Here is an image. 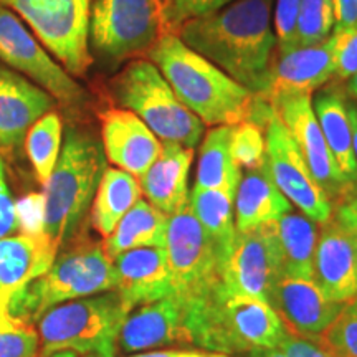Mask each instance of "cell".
Wrapping results in <instances>:
<instances>
[{
    "label": "cell",
    "instance_id": "6da1fadb",
    "mask_svg": "<svg viewBox=\"0 0 357 357\" xmlns=\"http://www.w3.org/2000/svg\"><path fill=\"white\" fill-rule=\"evenodd\" d=\"M275 0H236L211 15L185 22L176 35L231 79L261 95L276 47Z\"/></svg>",
    "mask_w": 357,
    "mask_h": 357
},
{
    "label": "cell",
    "instance_id": "7a4b0ae2",
    "mask_svg": "<svg viewBox=\"0 0 357 357\" xmlns=\"http://www.w3.org/2000/svg\"><path fill=\"white\" fill-rule=\"evenodd\" d=\"M182 105L207 126H235L247 121L253 93L190 50L176 33L164 32L147 52Z\"/></svg>",
    "mask_w": 357,
    "mask_h": 357
},
{
    "label": "cell",
    "instance_id": "3957f363",
    "mask_svg": "<svg viewBox=\"0 0 357 357\" xmlns=\"http://www.w3.org/2000/svg\"><path fill=\"white\" fill-rule=\"evenodd\" d=\"M192 344L218 354L276 349L287 328L265 300L229 294L222 283L202 296L189 298Z\"/></svg>",
    "mask_w": 357,
    "mask_h": 357
},
{
    "label": "cell",
    "instance_id": "277c9868",
    "mask_svg": "<svg viewBox=\"0 0 357 357\" xmlns=\"http://www.w3.org/2000/svg\"><path fill=\"white\" fill-rule=\"evenodd\" d=\"M105 169L101 142L93 134L68 128L60 158L42 194V231L58 252L82 225Z\"/></svg>",
    "mask_w": 357,
    "mask_h": 357
},
{
    "label": "cell",
    "instance_id": "5b68a950",
    "mask_svg": "<svg viewBox=\"0 0 357 357\" xmlns=\"http://www.w3.org/2000/svg\"><path fill=\"white\" fill-rule=\"evenodd\" d=\"M113 289L114 265L102 243L82 240L56 253L52 266L33 280L13 303L10 314L35 324L53 306Z\"/></svg>",
    "mask_w": 357,
    "mask_h": 357
},
{
    "label": "cell",
    "instance_id": "8992f818",
    "mask_svg": "<svg viewBox=\"0 0 357 357\" xmlns=\"http://www.w3.org/2000/svg\"><path fill=\"white\" fill-rule=\"evenodd\" d=\"M113 95L124 109L132 111L154 136L194 149L205 124L182 105L153 61L132 60L113 82Z\"/></svg>",
    "mask_w": 357,
    "mask_h": 357
},
{
    "label": "cell",
    "instance_id": "52a82bcc",
    "mask_svg": "<svg viewBox=\"0 0 357 357\" xmlns=\"http://www.w3.org/2000/svg\"><path fill=\"white\" fill-rule=\"evenodd\" d=\"M129 312L116 289L53 306L37 321L40 354L71 351L86 356L116 349Z\"/></svg>",
    "mask_w": 357,
    "mask_h": 357
},
{
    "label": "cell",
    "instance_id": "ba28073f",
    "mask_svg": "<svg viewBox=\"0 0 357 357\" xmlns=\"http://www.w3.org/2000/svg\"><path fill=\"white\" fill-rule=\"evenodd\" d=\"M91 0H0L68 71L83 77L93 63L89 52Z\"/></svg>",
    "mask_w": 357,
    "mask_h": 357
},
{
    "label": "cell",
    "instance_id": "9c48e42d",
    "mask_svg": "<svg viewBox=\"0 0 357 357\" xmlns=\"http://www.w3.org/2000/svg\"><path fill=\"white\" fill-rule=\"evenodd\" d=\"M160 0H95L89 15V52L108 61L142 55L166 32Z\"/></svg>",
    "mask_w": 357,
    "mask_h": 357
},
{
    "label": "cell",
    "instance_id": "30bf717a",
    "mask_svg": "<svg viewBox=\"0 0 357 357\" xmlns=\"http://www.w3.org/2000/svg\"><path fill=\"white\" fill-rule=\"evenodd\" d=\"M0 61L38 84L53 100L77 108L86 91L53 58L15 13L0 6Z\"/></svg>",
    "mask_w": 357,
    "mask_h": 357
},
{
    "label": "cell",
    "instance_id": "8fae6325",
    "mask_svg": "<svg viewBox=\"0 0 357 357\" xmlns=\"http://www.w3.org/2000/svg\"><path fill=\"white\" fill-rule=\"evenodd\" d=\"M164 250L174 293L189 298L202 296L222 283L217 250L189 205L169 215Z\"/></svg>",
    "mask_w": 357,
    "mask_h": 357
},
{
    "label": "cell",
    "instance_id": "7c38bea8",
    "mask_svg": "<svg viewBox=\"0 0 357 357\" xmlns=\"http://www.w3.org/2000/svg\"><path fill=\"white\" fill-rule=\"evenodd\" d=\"M265 132L266 167L281 194L318 225L331 220L333 202L311 176L296 142L276 113Z\"/></svg>",
    "mask_w": 357,
    "mask_h": 357
},
{
    "label": "cell",
    "instance_id": "4fadbf2b",
    "mask_svg": "<svg viewBox=\"0 0 357 357\" xmlns=\"http://www.w3.org/2000/svg\"><path fill=\"white\" fill-rule=\"evenodd\" d=\"M281 276L275 222L236 231L234 247L220 270L222 287L229 294L268 300Z\"/></svg>",
    "mask_w": 357,
    "mask_h": 357
},
{
    "label": "cell",
    "instance_id": "5bb4252c",
    "mask_svg": "<svg viewBox=\"0 0 357 357\" xmlns=\"http://www.w3.org/2000/svg\"><path fill=\"white\" fill-rule=\"evenodd\" d=\"M273 108L291 134L314 181L323 187L329 200H342L354 189L339 171L324 134L312 109L311 95H293L276 98Z\"/></svg>",
    "mask_w": 357,
    "mask_h": 357
},
{
    "label": "cell",
    "instance_id": "9a60e30c",
    "mask_svg": "<svg viewBox=\"0 0 357 357\" xmlns=\"http://www.w3.org/2000/svg\"><path fill=\"white\" fill-rule=\"evenodd\" d=\"M172 344H192L189 300L177 293L134 307L124 319L116 342L119 349L129 354Z\"/></svg>",
    "mask_w": 357,
    "mask_h": 357
},
{
    "label": "cell",
    "instance_id": "2e32d148",
    "mask_svg": "<svg viewBox=\"0 0 357 357\" xmlns=\"http://www.w3.org/2000/svg\"><path fill=\"white\" fill-rule=\"evenodd\" d=\"M56 253L42 229H24L0 238V316L10 314L13 303L52 266Z\"/></svg>",
    "mask_w": 357,
    "mask_h": 357
},
{
    "label": "cell",
    "instance_id": "e0dca14e",
    "mask_svg": "<svg viewBox=\"0 0 357 357\" xmlns=\"http://www.w3.org/2000/svg\"><path fill=\"white\" fill-rule=\"evenodd\" d=\"M53 105L55 100L38 84L0 65V155L15 158L29 129Z\"/></svg>",
    "mask_w": 357,
    "mask_h": 357
},
{
    "label": "cell",
    "instance_id": "ac0fdd59",
    "mask_svg": "<svg viewBox=\"0 0 357 357\" xmlns=\"http://www.w3.org/2000/svg\"><path fill=\"white\" fill-rule=\"evenodd\" d=\"M268 305L273 307L287 331L318 341L342 305L329 301L312 278L281 275L271 288Z\"/></svg>",
    "mask_w": 357,
    "mask_h": 357
},
{
    "label": "cell",
    "instance_id": "d6986e66",
    "mask_svg": "<svg viewBox=\"0 0 357 357\" xmlns=\"http://www.w3.org/2000/svg\"><path fill=\"white\" fill-rule=\"evenodd\" d=\"M334 66L333 35L312 47H298L273 55L266 89L261 93L268 101L293 95H311L314 89L331 82Z\"/></svg>",
    "mask_w": 357,
    "mask_h": 357
},
{
    "label": "cell",
    "instance_id": "ffe728a7",
    "mask_svg": "<svg viewBox=\"0 0 357 357\" xmlns=\"http://www.w3.org/2000/svg\"><path fill=\"white\" fill-rule=\"evenodd\" d=\"M312 280L324 296L337 305L357 296V243L334 217L321 227Z\"/></svg>",
    "mask_w": 357,
    "mask_h": 357
},
{
    "label": "cell",
    "instance_id": "44dd1931",
    "mask_svg": "<svg viewBox=\"0 0 357 357\" xmlns=\"http://www.w3.org/2000/svg\"><path fill=\"white\" fill-rule=\"evenodd\" d=\"M101 146L116 167L139 178L154 164L162 142L132 111L109 108L100 113Z\"/></svg>",
    "mask_w": 357,
    "mask_h": 357
},
{
    "label": "cell",
    "instance_id": "7402d4cb",
    "mask_svg": "<svg viewBox=\"0 0 357 357\" xmlns=\"http://www.w3.org/2000/svg\"><path fill=\"white\" fill-rule=\"evenodd\" d=\"M116 291L129 310L154 303L174 293L164 248H136L113 260Z\"/></svg>",
    "mask_w": 357,
    "mask_h": 357
},
{
    "label": "cell",
    "instance_id": "603a6c76",
    "mask_svg": "<svg viewBox=\"0 0 357 357\" xmlns=\"http://www.w3.org/2000/svg\"><path fill=\"white\" fill-rule=\"evenodd\" d=\"M194 149L164 142L154 164L139 181L142 194L151 205L166 215H174L189 205V171Z\"/></svg>",
    "mask_w": 357,
    "mask_h": 357
},
{
    "label": "cell",
    "instance_id": "cb8c5ba5",
    "mask_svg": "<svg viewBox=\"0 0 357 357\" xmlns=\"http://www.w3.org/2000/svg\"><path fill=\"white\" fill-rule=\"evenodd\" d=\"M235 229L247 231L263 223L275 222L284 213L291 212V202L281 194L266 167L245 172L235 195Z\"/></svg>",
    "mask_w": 357,
    "mask_h": 357
},
{
    "label": "cell",
    "instance_id": "d4e9b609",
    "mask_svg": "<svg viewBox=\"0 0 357 357\" xmlns=\"http://www.w3.org/2000/svg\"><path fill=\"white\" fill-rule=\"evenodd\" d=\"M312 109L324 134L339 171L351 185H357V162L352 149V128L347 98L336 86L319 91L312 100Z\"/></svg>",
    "mask_w": 357,
    "mask_h": 357
},
{
    "label": "cell",
    "instance_id": "484cf974",
    "mask_svg": "<svg viewBox=\"0 0 357 357\" xmlns=\"http://www.w3.org/2000/svg\"><path fill=\"white\" fill-rule=\"evenodd\" d=\"M169 215L146 200H137L126 212L114 230L102 242L111 260L136 248H164Z\"/></svg>",
    "mask_w": 357,
    "mask_h": 357
},
{
    "label": "cell",
    "instance_id": "4316f807",
    "mask_svg": "<svg viewBox=\"0 0 357 357\" xmlns=\"http://www.w3.org/2000/svg\"><path fill=\"white\" fill-rule=\"evenodd\" d=\"M281 275L293 278H312L318 227L300 213H284L275 220Z\"/></svg>",
    "mask_w": 357,
    "mask_h": 357
},
{
    "label": "cell",
    "instance_id": "83f0119b",
    "mask_svg": "<svg viewBox=\"0 0 357 357\" xmlns=\"http://www.w3.org/2000/svg\"><path fill=\"white\" fill-rule=\"evenodd\" d=\"M141 195L136 177L118 167H106L91 204L93 229L106 238Z\"/></svg>",
    "mask_w": 357,
    "mask_h": 357
},
{
    "label": "cell",
    "instance_id": "f1b7e54d",
    "mask_svg": "<svg viewBox=\"0 0 357 357\" xmlns=\"http://www.w3.org/2000/svg\"><path fill=\"white\" fill-rule=\"evenodd\" d=\"M235 195L220 189H202L194 185L189 195V207L205 234L212 240L220 263L229 257L235 242ZM222 270V268H220Z\"/></svg>",
    "mask_w": 357,
    "mask_h": 357
},
{
    "label": "cell",
    "instance_id": "f546056e",
    "mask_svg": "<svg viewBox=\"0 0 357 357\" xmlns=\"http://www.w3.org/2000/svg\"><path fill=\"white\" fill-rule=\"evenodd\" d=\"M234 126H213L205 134L200 149L197 182L202 189H220L236 194L242 169L230 153V137Z\"/></svg>",
    "mask_w": 357,
    "mask_h": 357
},
{
    "label": "cell",
    "instance_id": "4dcf8cb0",
    "mask_svg": "<svg viewBox=\"0 0 357 357\" xmlns=\"http://www.w3.org/2000/svg\"><path fill=\"white\" fill-rule=\"evenodd\" d=\"M63 146V121L56 111H48L26 132L24 147L35 177L45 185L55 169Z\"/></svg>",
    "mask_w": 357,
    "mask_h": 357
},
{
    "label": "cell",
    "instance_id": "1f68e13d",
    "mask_svg": "<svg viewBox=\"0 0 357 357\" xmlns=\"http://www.w3.org/2000/svg\"><path fill=\"white\" fill-rule=\"evenodd\" d=\"M336 26L334 0H301L291 48L312 47L331 37Z\"/></svg>",
    "mask_w": 357,
    "mask_h": 357
},
{
    "label": "cell",
    "instance_id": "d6a6232c",
    "mask_svg": "<svg viewBox=\"0 0 357 357\" xmlns=\"http://www.w3.org/2000/svg\"><path fill=\"white\" fill-rule=\"evenodd\" d=\"M318 342L334 357H357V296L341 306Z\"/></svg>",
    "mask_w": 357,
    "mask_h": 357
},
{
    "label": "cell",
    "instance_id": "836d02e7",
    "mask_svg": "<svg viewBox=\"0 0 357 357\" xmlns=\"http://www.w3.org/2000/svg\"><path fill=\"white\" fill-rule=\"evenodd\" d=\"M40 336L30 321L13 314L0 316V357H37Z\"/></svg>",
    "mask_w": 357,
    "mask_h": 357
},
{
    "label": "cell",
    "instance_id": "e575fe53",
    "mask_svg": "<svg viewBox=\"0 0 357 357\" xmlns=\"http://www.w3.org/2000/svg\"><path fill=\"white\" fill-rule=\"evenodd\" d=\"M230 153L240 169L252 171V169L261 167L266 159L263 129L248 121L235 124L231 128Z\"/></svg>",
    "mask_w": 357,
    "mask_h": 357
},
{
    "label": "cell",
    "instance_id": "d590c367",
    "mask_svg": "<svg viewBox=\"0 0 357 357\" xmlns=\"http://www.w3.org/2000/svg\"><path fill=\"white\" fill-rule=\"evenodd\" d=\"M236 0H167L162 7L164 29L176 33L185 22L211 15Z\"/></svg>",
    "mask_w": 357,
    "mask_h": 357
},
{
    "label": "cell",
    "instance_id": "8d00e7d4",
    "mask_svg": "<svg viewBox=\"0 0 357 357\" xmlns=\"http://www.w3.org/2000/svg\"><path fill=\"white\" fill-rule=\"evenodd\" d=\"M334 78L346 82L357 73V25L333 32Z\"/></svg>",
    "mask_w": 357,
    "mask_h": 357
},
{
    "label": "cell",
    "instance_id": "74e56055",
    "mask_svg": "<svg viewBox=\"0 0 357 357\" xmlns=\"http://www.w3.org/2000/svg\"><path fill=\"white\" fill-rule=\"evenodd\" d=\"M300 3L301 0H275L273 29L278 53L291 50Z\"/></svg>",
    "mask_w": 357,
    "mask_h": 357
},
{
    "label": "cell",
    "instance_id": "f35d334b",
    "mask_svg": "<svg viewBox=\"0 0 357 357\" xmlns=\"http://www.w3.org/2000/svg\"><path fill=\"white\" fill-rule=\"evenodd\" d=\"M22 218L10 189H8L3 160L0 155V238L17 234L20 230Z\"/></svg>",
    "mask_w": 357,
    "mask_h": 357
},
{
    "label": "cell",
    "instance_id": "ab89813d",
    "mask_svg": "<svg viewBox=\"0 0 357 357\" xmlns=\"http://www.w3.org/2000/svg\"><path fill=\"white\" fill-rule=\"evenodd\" d=\"M278 347L288 357H334L331 352L321 346L318 341L300 337L289 331L284 334L283 341L280 342Z\"/></svg>",
    "mask_w": 357,
    "mask_h": 357
},
{
    "label": "cell",
    "instance_id": "60d3db41",
    "mask_svg": "<svg viewBox=\"0 0 357 357\" xmlns=\"http://www.w3.org/2000/svg\"><path fill=\"white\" fill-rule=\"evenodd\" d=\"M334 218L349 231L354 242L357 243V185L344 199L339 200Z\"/></svg>",
    "mask_w": 357,
    "mask_h": 357
},
{
    "label": "cell",
    "instance_id": "b9f144b4",
    "mask_svg": "<svg viewBox=\"0 0 357 357\" xmlns=\"http://www.w3.org/2000/svg\"><path fill=\"white\" fill-rule=\"evenodd\" d=\"M334 12H336L334 32L357 25V0H334Z\"/></svg>",
    "mask_w": 357,
    "mask_h": 357
},
{
    "label": "cell",
    "instance_id": "7bdbcfd3",
    "mask_svg": "<svg viewBox=\"0 0 357 357\" xmlns=\"http://www.w3.org/2000/svg\"><path fill=\"white\" fill-rule=\"evenodd\" d=\"M194 351H181V349H154L146 352H136L128 357H190Z\"/></svg>",
    "mask_w": 357,
    "mask_h": 357
},
{
    "label": "cell",
    "instance_id": "ee69618b",
    "mask_svg": "<svg viewBox=\"0 0 357 357\" xmlns=\"http://www.w3.org/2000/svg\"><path fill=\"white\" fill-rule=\"evenodd\" d=\"M347 111H349L351 128H352V149H354V158L357 162V106L347 102Z\"/></svg>",
    "mask_w": 357,
    "mask_h": 357
},
{
    "label": "cell",
    "instance_id": "f6af8a7d",
    "mask_svg": "<svg viewBox=\"0 0 357 357\" xmlns=\"http://www.w3.org/2000/svg\"><path fill=\"white\" fill-rule=\"evenodd\" d=\"M342 93H344V96L349 98V100L357 101V73L354 75V77H351L349 79H346L344 88H342Z\"/></svg>",
    "mask_w": 357,
    "mask_h": 357
},
{
    "label": "cell",
    "instance_id": "bcb514c9",
    "mask_svg": "<svg viewBox=\"0 0 357 357\" xmlns=\"http://www.w3.org/2000/svg\"><path fill=\"white\" fill-rule=\"evenodd\" d=\"M250 357H288L280 347L276 349H261V351H253L250 352Z\"/></svg>",
    "mask_w": 357,
    "mask_h": 357
},
{
    "label": "cell",
    "instance_id": "7dc6e473",
    "mask_svg": "<svg viewBox=\"0 0 357 357\" xmlns=\"http://www.w3.org/2000/svg\"><path fill=\"white\" fill-rule=\"evenodd\" d=\"M190 357H231L227 354H218V352H207V351H194Z\"/></svg>",
    "mask_w": 357,
    "mask_h": 357
},
{
    "label": "cell",
    "instance_id": "c3c4849f",
    "mask_svg": "<svg viewBox=\"0 0 357 357\" xmlns=\"http://www.w3.org/2000/svg\"><path fill=\"white\" fill-rule=\"evenodd\" d=\"M37 357H78V354L71 351H58V352H52V354H38Z\"/></svg>",
    "mask_w": 357,
    "mask_h": 357
},
{
    "label": "cell",
    "instance_id": "681fc988",
    "mask_svg": "<svg viewBox=\"0 0 357 357\" xmlns=\"http://www.w3.org/2000/svg\"><path fill=\"white\" fill-rule=\"evenodd\" d=\"M83 357H116V349L93 352V354H86V356H83Z\"/></svg>",
    "mask_w": 357,
    "mask_h": 357
},
{
    "label": "cell",
    "instance_id": "f907efd6",
    "mask_svg": "<svg viewBox=\"0 0 357 357\" xmlns=\"http://www.w3.org/2000/svg\"><path fill=\"white\" fill-rule=\"evenodd\" d=\"M160 2H162V3H166V2H167V0H160Z\"/></svg>",
    "mask_w": 357,
    "mask_h": 357
}]
</instances>
